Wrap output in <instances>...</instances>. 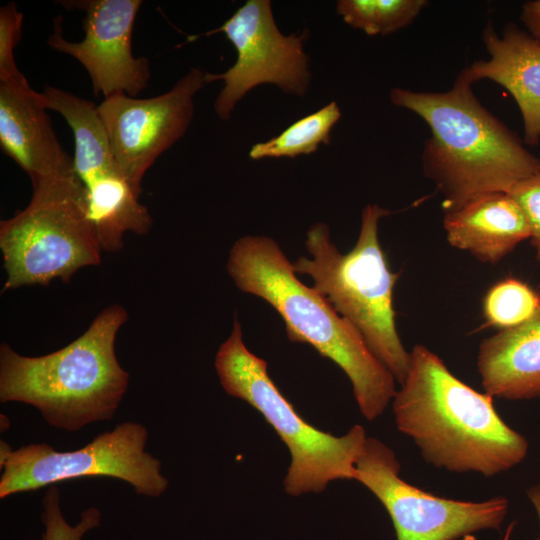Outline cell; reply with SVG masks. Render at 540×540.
Wrapping results in <instances>:
<instances>
[{
	"mask_svg": "<svg viewBox=\"0 0 540 540\" xmlns=\"http://www.w3.org/2000/svg\"><path fill=\"white\" fill-rule=\"evenodd\" d=\"M392 409L397 429L436 468L492 477L528 454V440L499 416L493 397L461 381L421 344L410 351L407 376Z\"/></svg>",
	"mask_w": 540,
	"mask_h": 540,
	"instance_id": "6da1fadb",
	"label": "cell"
},
{
	"mask_svg": "<svg viewBox=\"0 0 540 540\" xmlns=\"http://www.w3.org/2000/svg\"><path fill=\"white\" fill-rule=\"evenodd\" d=\"M472 85L460 72L447 91L396 87L389 93L393 105L417 114L430 129L422 168L443 195L446 211L478 195L508 193L540 172V158L480 103Z\"/></svg>",
	"mask_w": 540,
	"mask_h": 540,
	"instance_id": "7a4b0ae2",
	"label": "cell"
},
{
	"mask_svg": "<svg viewBox=\"0 0 540 540\" xmlns=\"http://www.w3.org/2000/svg\"><path fill=\"white\" fill-rule=\"evenodd\" d=\"M227 272L238 289L275 309L289 341L312 346L343 370L368 421L382 415L396 393L393 375L358 330L324 296L297 278L293 264L272 238H239L229 252Z\"/></svg>",
	"mask_w": 540,
	"mask_h": 540,
	"instance_id": "3957f363",
	"label": "cell"
},
{
	"mask_svg": "<svg viewBox=\"0 0 540 540\" xmlns=\"http://www.w3.org/2000/svg\"><path fill=\"white\" fill-rule=\"evenodd\" d=\"M127 318L122 306L111 305L70 344L38 357L1 343L0 401L30 404L49 425L70 432L110 420L129 382L115 354L116 336Z\"/></svg>",
	"mask_w": 540,
	"mask_h": 540,
	"instance_id": "277c9868",
	"label": "cell"
},
{
	"mask_svg": "<svg viewBox=\"0 0 540 540\" xmlns=\"http://www.w3.org/2000/svg\"><path fill=\"white\" fill-rule=\"evenodd\" d=\"M390 211L367 204L354 248L346 254L332 243L328 226L313 224L305 246L311 258L299 257L296 274L309 275L313 288L361 334L374 356L389 370L396 382H404L410 351L396 329L393 289L399 274L393 273L378 238L379 220Z\"/></svg>",
	"mask_w": 540,
	"mask_h": 540,
	"instance_id": "5b68a950",
	"label": "cell"
},
{
	"mask_svg": "<svg viewBox=\"0 0 540 540\" xmlns=\"http://www.w3.org/2000/svg\"><path fill=\"white\" fill-rule=\"evenodd\" d=\"M214 364L225 392L259 411L289 449L283 483L288 495L319 493L332 481L356 480V463L368 437L364 427L357 424L335 436L305 421L270 378L267 362L245 345L237 318Z\"/></svg>",
	"mask_w": 540,
	"mask_h": 540,
	"instance_id": "8992f818",
	"label": "cell"
},
{
	"mask_svg": "<svg viewBox=\"0 0 540 540\" xmlns=\"http://www.w3.org/2000/svg\"><path fill=\"white\" fill-rule=\"evenodd\" d=\"M29 204L0 223L6 271L3 290L68 283L81 268L101 261V247L87 217L77 175L32 183Z\"/></svg>",
	"mask_w": 540,
	"mask_h": 540,
	"instance_id": "52a82bcc",
	"label": "cell"
},
{
	"mask_svg": "<svg viewBox=\"0 0 540 540\" xmlns=\"http://www.w3.org/2000/svg\"><path fill=\"white\" fill-rule=\"evenodd\" d=\"M146 427L123 422L74 451H56L46 443L13 450L0 478V498L34 491L57 482L106 476L129 483L139 495L156 498L167 489L161 462L145 451Z\"/></svg>",
	"mask_w": 540,
	"mask_h": 540,
	"instance_id": "ba28073f",
	"label": "cell"
},
{
	"mask_svg": "<svg viewBox=\"0 0 540 540\" xmlns=\"http://www.w3.org/2000/svg\"><path fill=\"white\" fill-rule=\"evenodd\" d=\"M356 481L384 506L397 540H458L483 530H500L509 510L504 496L473 502L435 496L400 477L394 451L367 437L356 463Z\"/></svg>",
	"mask_w": 540,
	"mask_h": 540,
	"instance_id": "9c48e42d",
	"label": "cell"
},
{
	"mask_svg": "<svg viewBox=\"0 0 540 540\" xmlns=\"http://www.w3.org/2000/svg\"><path fill=\"white\" fill-rule=\"evenodd\" d=\"M234 46L237 58L221 74L205 73L209 84L223 80L214 102L221 120H228L236 104L253 88L273 84L284 93L302 97L309 88L311 72L304 44L309 33L284 35L278 29L270 0H247L220 27Z\"/></svg>",
	"mask_w": 540,
	"mask_h": 540,
	"instance_id": "30bf717a",
	"label": "cell"
},
{
	"mask_svg": "<svg viewBox=\"0 0 540 540\" xmlns=\"http://www.w3.org/2000/svg\"><path fill=\"white\" fill-rule=\"evenodd\" d=\"M205 73L191 68L161 95L138 99L114 94L98 105L114 159L139 197L146 171L190 126L194 114L193 99L206 85Z\"/></svg>",
	"mask_w": 540,
	"mask_h": 540,
	"instance_id": "8fae6325",
	"label": "cell"
},
{
	"mask_svg": "<svg viewBox=\"0 0 540 540\" xmlns=\"http://www.w3.org/2000/svg\"><path fill=\"white\" fill-rule=\"evenodd\" d=\"M60 5L85 12L84 38L79 42L66 40L62 16H58L47 43L84 66L96 96L136 97L148 86L149 60L135 57L132 52L133 27L141 0H74L60 1Z\"/></svg>",
	"mask_w": 540,
	"mask_h": 540,
	"instance_id": "7c38bea8",
	"label": "cell"
},
{
	"mask_svg": "<svg viewBox=\"0 0 540 540\" xmlns=\"http://www.w3.org/2000/svg\"><path fill=\"white\" fill-rule=\"evenodd\" d=\"M46 110L29 84L0 82V145L32 183L77 175Z\"/></svg>",
	"mask_w": 540,
	"mask_h": 540,
	"instance_id": "4fadbf2b",
	"label": "cell"
},
{
	"mask_svg": "<svg viewBox=\"0 0 540 540\" xmlns=\"http://www.w3.org/2000/svg\"><path fill=\"white\" fill-rule=\"evenodd\" d=\"M488 60H477L461 70L472 83L487 79L514 98L524 127V142L540 143V41L509 22L499 35L489 22L482 33Z\"/></svg>",
	"mask_w": 540,
	"mask_h": 540,
	"instance_id": "5bb4252c",
	"label": "cell"
},
{
	"mask_svg": "<svg viewBox=\"0 0 540 540\" xmlns=\"http://www.w3.org/2000/svg\"><path fill=\"white\" fill-rule=\"evenodd\" d=\"M443 226L451 246L491 264L499 262L518 243L531 238L526 216L505 192L478 195L446 211Z\"/></svg>",
	"mask_w": 540,
	"mask_h": 540,
	"instance_id": "9a60e30c",
	"label": "cell"
},
{
	"mask_svg": "<svg viewBox=\"0 0 540 540\" xmlns=\"http://www.w3.org/2000/svg\"><path fill=\"white\" fill-rule=\"evenodd\" d=\"M477 369L484 392L493 398H540V308L527 321L484 339Z\"/></svg>",
	"mask_w": 540,
	"mask_h": 540,
	"instance_id": "2e32d148",
	"label": "cell"
},
{
	"mask_svg": "<svg viewBox=\"0 0 540 540\" xmlns=\"http://www.w3.org/2000/svg\"><path fill=\"white\" fill-rule=\"evenodd\" d=\"M81 182L87 217L102 251H119L126 232L148 233L152 217L120 169L102 171Z\"/></svg>",
	"mask_w": 540,
	"mask_h": 540,
	"instance_id": "e0dca14e",
	"label": "cell"
},
{
	"mask_svg": "<svg viewBox=\"0 0 540 540\" xmlns=\"http://www.w3.org/2000/svg\"><path fill=\"white\" fill-rule=\"evenodd\" d=\"M41 99L46 109L66 120L74 136V169L80 181L102 171L119 169L98 106L91 100L52 86H44Z\"/></svg>",
	"mask_w": 540,
	"mask_h": 540,
	"instance_id": "ac0fdd59",
	"label": "cell"
},
{
	"mask_svg": "<svg viewBox=\"0 0 540 540\" xmlns=\"http://www.w3.org/2000/svg\"><path fill=\"white\" fill-rule=\"evenodd\" d=\"M340 118L338 104L331 101L318 111L292 123L276 137L254 144L249 157L260 160L311 154L319 145L330 143L331 131Z\"/></svg>",
	"mask_w": 540,
	"mask_h": 540,
	"instance_id": "d6986e66",
	"label": "cell"
},
{
	"mask_svg": "<svg viewBox=\"0 0 540 540\" xmlns=\"http://www.w3.org/2000/svg\"><path fill=\"white\" fill-rule=\"evenodd\" d=\"M427 5L426 0H339L336 11L351 27L386 36L410 25Z\"/></svg>",
	"mask_w": 540,
	"mask_h": 540,
	"instance_id": "ffe728a7",
	"label": "cell"
},
{
	"mask_svg": "<svg viewBox=\"0 0 540 540\" xmlns=\"http://www.w3.org/2000/svg\"><path fill=\"white\" fill-rule=\"evenodd\" d=\"M539 308L540 295L528 284L515 278H506L494 284L483 302L487 324L500 330L527 321Z\"/></svg>",
	"mask_w": 540,
	"mask_h": 540,
	"instance_id": "44dd1931",
	"label": "cell"
},
{
	"mask_svg": "<svg viewBox=\"0 0 540 540\" xmlns=\"http://www.w3.org/2000/svg\"><path fill=\"white\" fill-rule=\"evenodd\" d=\"M59 489L51 485L42 499L41 522L44 530L41 540H81L83 536L100 525L101 512L96 507L82 511L79 522L72 526L64 518L60 505Z\"/></svg>",
	"mask_w": 540,
	"mask_h": 540,
	"instance_id": "7402d4cb",
	"label": "cell"
},
{
	"mask_svg": "<svg viewBox=\"0 0 540 540\" xmlns=\"http://www.w3.org/2000/svg\"><path fill=\"white\" fill-rule=\"evenodd\" d=\"M23 14L14 2L0 8V82L29 84L15 63L14 49L21 39Z\"/></svg>",
	"mask_w": 540,
	"mask_h": 540,
	"instance_id": "603a6c76",
	"label": "cell"
},
{
	"mask_svg": "<svg viewBox=\"0 0 540 540\" xmlns=\"http://www.w3.org/2000/svg\"><path fill=\"white\" fill-rule=\"evenodd\" d=\"M508 194L527 218L532 245H540V172L518 183Z\"/></svg>",
	"mask_w": 540,
	"mask_h": 540,
	"instance_id": "cb8c5ba5",
	"label": "cell"
},
{
	"mask_svg": "<svg viewBox=\"0 0 540 540\" xmlns=\"http://www.w3.org/2000/svg\"><path fill=\"white\" fill-rule=\"evenodd\" d=\"M520 19L529 34L540 41V0L524 3L521 8Z\"/></svg>",
	"mask_w": 540,
	"mask_h": 540,
	"instance_id": "d4e9b609",
	"label": "cell"
},
{
	"mask_svg": "<svg viewBox=\"0 0 540 540\" xmlns=\"http://www.w3.org/2000/svg\"><path fill=\"white\" fill-rule=\"evenodd\" d=\"M526 495L535 510L540 525V482L529 486L526 489ZM535 540H540V535Z\"/></svg>",
	"mask_w": 540,
	"mask_h": 540,
	"instance_id": "484cf974",
	"label": "cell"
},
{
	"mask_svg": "<svg viewBox=\"0 0 540 540\" xmlns=\"http://www.w3.org/2000/svg\"><path fill=\"white\" fill-rule=\"evenodd\" d=\"M11 446L6 443L5 441L1 440L0 443V467L2 468L9 458L10 454L12 453Z\"/></svg>",
	"mask_w": 540,
	"mask_h": 540,
	"instance_id": "4316f807",
	"label": "cell"
},
{
	"mask_svg": "<svg viewBox=\"0 0 540 540\" xmlns=\"http://www.w3.org/2000/svg\"><path fill=\"white\" fill-rule=\"evenodd\" d=\"M515 524H516V521H513L507 526V528L505 530V533H504V536H503V538L501 540H510L511 539L513 530L515 528Z\"/></svg>",
	"mask_w": 540,
	"mask_h": 540,
	"instance_id": "83f0119b",
	"label": "cell"
},
{
	"mask_svg": "<svg viewBox=\"0 0 540 540\" xmlns=\"http://www.w3.org/2000/svg\"><path fill=\"white\" fill-rule=\"evenodd\" d=\"M533 247H534L535 250H536V258H537V260H538L539 263H540V245H534Z\"/></svg>",
	"mask_w": 540,
	"mask_h": 540,
	"instance_id": "f1b7e54d",
	"label": "cell"
}]
</instances>
